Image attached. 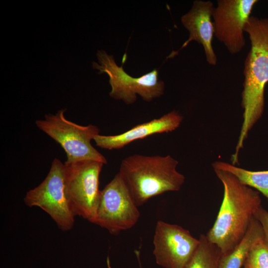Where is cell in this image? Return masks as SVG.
<instances>
[{
  "label": "cell",
  "instance_id": "11",
  "mask_svg": "<svg viewBox=\"0 0 268 268\" xmlns=\"http://www.w3.org/2000/svg\"><path fill=\"white\" fill-rule=\"evenodd\" d=\"M214 7L210 0H196L190 10L181 18L182 24L189 32L188 39L181 49L192 41L197 42L203 46L206 61L212 66L217 63V57L212 46L214 27L211 18Z\"/></svg>",
  "mask_w": 268,
  "mask_h": 268
},
{
  "label": "cell",
  "instance_id": "5",
  "mask_svg": "<svg viewBox=\"0 0 268 268\" xmlns=\"http://www.w3.org/2000/svg\"><path fill=\"white\" fill-rule=\"evenodd\" d=\"M66 110L45 115L44 119L36 121L37 127L61 145L67 154V161L91 160L106 164L105 156L91 143L100 134L98 127L80 126L67 120L64 114Z\"/></svg>",
  "mask_w": 268,
  "mask_h": 268
},
{
  "label": "cell",
  "instance_id": "14",
  "mask_svg": "<svg viewBox=\"0 0 268 268\" xmlns=\"http://www.w3.org/2000/svg\"><path fill=\"white\" fill-rule=\"evenodd\" d=\"M212 166L231 173L243 184L261 193L268 202V170L251 171L223 161H215Z\"/></svg>",
  "mask_w": 268,
  "mask_h": 268
},
{
  "label": "cell",
  "instance_id": "12",
  "mask_svg": "<svg viewBox=\"0 0 268 268\" xmlns=\"http://www.w3.org/2000/svg\"><path fill=\"white\" fill-rule=\"evenodd\" d=\"M183 117L172 111L162 117L134 127L128 131L116 135L98 134L94 140L96 145L108 150L119 149L135 140L157 134L172 132L181 125Z\"/></svg>",
  "mask_w": 268,
  "mask_h": 268
},
{
  "label": "cell",
  "instance_id": "10",
  "mask_svg": "<svg viewBox=\"0 0 268 268\" xmlns=\"http://www.w3.org/2000/svg\"><path fill=\"white\" fill-rule=\"evenodd\" d=\"M257 0H218L214 7V35L232 54L239 53L245 45V26Z\"/></svg>",
  "mask_w": 268,
  "mask_h": 268
},
{
  "label": "cell",
  "instance_id": "2",
  "mask_svg": "<svg viewBox=\"0 0 268 268\" xmlns=\"http://www.w3.org/2000/svg\"><path fill=\"white\" fill-rule=\"evenodd\" d=\"M251 42V49L244 63V81L241 106L243 121L234 159L238 158L240 150L249 131L262 117L265 107V87L268 82V18L251 16L244 28Z\"/></svg>",
  "mask_w": 268,
  "mask_h": 268
},
{
  "label": "cell",
  "instance_id": "4",
  "mask_svg": "<svg viewBox=\"0 0 268 268\" xmlns=\"http://www.w3.org/2000/svg\"><path fill=\"white\" fill-rule=\"evenodd\" d=\"M104 164L91 160L64 163L65 191L71 209L75 216L91 223L100 200L99 177Z\"/></svg>",
  "mask_w": 268,
  "mask_h": 268
},
{
  "label": "cell",
  "instance_id": "3",
  "mask_svg": "<svg viewBox=\"0 0 268 268\" xmlns=\"http://www.w3.org/2000/svg\"><path fill=\"white\" fill-rule=\"evenodd\" d=\"M178 164L169 155L134 154L123 159L118 173L140 206L152 197L180 190L185 177L177 171Z\"/></svg>",
  "mask_w": 268,
  "mask_h": 268
},
{
  "label": "cell",
  "instance_id": "15",
  "mask_svg": "<svg viewBox=\"0 0 268 268\" xmlns=\"http://www.w3.org/2000/svg\"><path fill=\"white\" fill-rule=\"evenodd\" d=\"M200 243L193 256L184 268H218L222 255L220 250L201 234Z\"/></svg>",
  "mask_w": 268,
  "mask_h": 268
},
{
  "label": "cell",
  "instance_id": "7",
  "mask_svg": "<svg viewBox=\"0 0 268 268\" xmlns=\"http://www.w3.org/2000/svg\"><path fill=\"white\" fill-rule=\"evenodd\" d=\"M24 201L28 206L43 209L62 231L70 230L74 226L75 216L65 191V165L59 159H54L42 182L26 193Z\"/></svg>",
  "mask_w": 268,
  "mask_h": 268
},
{
  "label": "cell",
  "instance_id": "1",
  "mask_svg": "<svg viewBox=\"0 0 268 268\" xmlns=\"http://www.w3.org/2000/svg\"><path fill=\"white\" fill-rule=\"evenodd\" d=\"M213 170L223 185V197L215 221L205 235L224 255L244 238L262 206L261 199L259 192L243 184L231 173Z\"/></svg>",
  "mask_w": 268,
  "mask_h": 268
},
{
  "label": "cell",
  "instance_id": "9",
  "mask_svg": "<svg viewBox=\"0 0 268 268\" xmlns=\"http://www.w3.org/2000/svg\"><path fill=\"white\" fill-rule=\"evenodd\" d=\"M199 243V239L182 227L159 220L153 236V254L156 264L164 268H184Z\"/></svg>",
  "mask_w": 268,
  "mask_h": 268
},
{
  "label": "cell",
  "instance_id": "17",
  "mask_svg": "<svg viewBox=\"0 0 268 268\" xmlns=\"http://www.w3.org/2000/svg\"><path fill=\"white\" fill-rule=\"evenodd\" d=\"M254 218L261 223L265 238L268 242V211L261 206L256 212Z\"/></svg>",
  "mask_w": 268,
  "mask_h": 268
},
{
  "label": "cell",
  "instance_id": "18",
  "mask_svg": "<svg viewBox=\"0 0 268 268\" xmlns=\"http://www.w3.org/2000/svg\"><path fill=\"white\" fill-rule=\"evenodd\" d=\"M107 268H112L111 265L110 260L109 257H108L107 258Z\"/></svg>",
  "mask_w": 268,
  "mask_h": 268
},
{
  "label": "cell",
  "instance_id": "16",
  "mask_svg": "<svg viewBox=\"0 0 268 268\" xmlns=\"http://www.w3.org/2000/svg\"><path fill=\"white\" fill-rule=\"evenodd\" d=\"M243 267L244 268H268V242L265 238L253 246Z\"/></svg>",
  "mask_w": 268,
  "mask_h": 268
},
{
  "label": "cell",
  "instance_id": "8",
  "mask_svg": "<svg viewBox=\"0 0 268 268\" xmlns=\"http://www.w3.org/2000/svg\"><path fill=\"white\" fill-rule=\"evenodd\" d=\"M138 206L118 173L101 192L93 222L111 234L132 228L137 222Z\"/></svg>",
  "mask_w": 268,
  "mask_h": 268
},
{
  "label": "cell",
  "instance_id": "6",
  "mask_svg": "<svg viewBox=\"0 0 268 268\" xmlns=\"http://www.w3.org/2000/svg\"><path fill=\"white\" fill-rule=\"evenodd\" d=\"M98 63L92 62V67L99 70L98 74L107 73L111 86L110 96L122 100L127 104L134 103L139 95L146 102L161 96L164 93V83L158 79L156 69L138 77H134L126 73L122 66L119 67L114 57L104 50L97 53Z\"/></svg>",
  "mask_w": 268,
  "mask_h": 268
},
{
  "label": "cell",
  "instance_id": "13",
  "mask_svg": "<svg viewBox=\"0 0 268 268\" xmlns=\"http://www.w3.org/2000/svg\"><path fill=\"white\" fill-rule=\"evenodd\" d=\"M264 238L263 227L254 217L240 242L230 253L221 255L218 268H241L253 246Z\"/></svg>",
  "mask_w": 268,
  "mask_h": 268
}]
</instances>
